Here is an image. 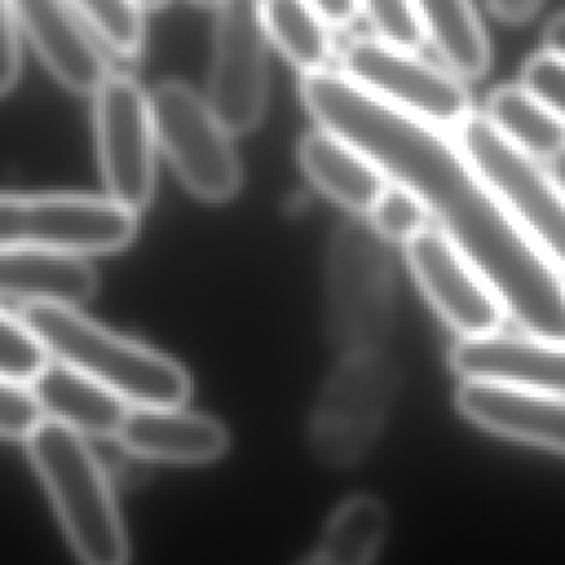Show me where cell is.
Wrapping results in <instances>:
<instances>
[{"mask_svg":"<svg viewBox=\"0 0 565 565\" xmlns=\"http://www.w3.org/2000/svg\"><path fill=\"white\" fill-rule=\"evenodd\" d=\"M404 247L422 291L461 338L499 331L505 316L501 298L444 232L426 225Z\"/></svg>","mask_w":565,"mask_h":565,"instance_id":"10","label":"cell"},{"mask_svg":"<svg viewBox=\"0 0 565 565\" xmlns=\"http://www.w3.org/2000/svg\"><path fill=\"white\" fill-rule=\"evenodd\" d=\"M492 15L503 22H523L536 13L543 0H486Z\"/></svg>","mask_w":565,"mask_h":565,"instance_id":"30","label":"cell"},{"mask_svg":"<svg viewBox=\"0 0 565 565\" xmlns=\"http://www.w3.org/2000/svg\"><path fill=\"white\" fill-rule=\"evenodd\" d=\"M141 11H154L159 7H163L168 0H132Z\"/></svg>","mask_w":565,"mask_h":565,"instance_id":"33","label":"cell"},{"mask_svg":"<svg viewBox=\"0 0 565 565\" xmlns=\"http://www.w3.org/2000/svg\"><path fill=\"white\" fill-rule=\"evenodd\" d=\"M457 143L519 227L565 271V196L539 159L523 152L483 113L457 126Z\"/></svg>","mask_w":565,"mask_h":565,"instance_id":"4","label":"cell"},{"mask_svg":"<svg viewBox=\"0 0 565 565\" xmlns=\"http://www.w3.org/2000/svg\"><path fill=\"white\" fill-rule=\"evenodd\" d=\"M190 2L201 4V7H218V4H223V0H190Z\"/></svg>","mask_w":565,"mask_h":565,"instance_id":"34","label":"cell"},{"mask_svg":"<svg viewBox=\"0 0 565 565\" xmlns=\"http://www.w3.org/2000/svg\"><path fill=\"white\" fill-rule=\"evenodd\" d=\"M95 95V139L102 179L113 201L139 212L154 188V124L150 95L137 79L108 73Z\"/></svg>","mask_w":565,"mask_h":565,"instance_id":"8","label":"cell"},{"mask_svg":"<svg viewBox=\"0 0 565 565\" xmlns=\"http://www.w3.org/2000/svg\"><path fill=\"white\" fill-rule=\"evenodd\" d=\"M486 115L503 137L539 161L565 146V124L523 84L497 88L488 97Z\"/></svg>","mask_w":565,"mask_h":565,"instance_id":"19","label":"cell"},{"mask_svg":"<svg viewBox=\"0 0 565 565\" xmlns=\"http://www.w3.org/2000/svg\"><path fill=\"white\" fill-rule=\"evenodd\" d=\"M298 161L322 194L358 214H369L388 183L366 154L324 128L302 137Z\"/></svg>","mask_w":565,"mask_h":565,"instance_id":"16","label":"cell"},{"mask_svg":"<svg viewBox=\"0 0 565 565\" xmlns=\"http://www.w3.org/2000/svg\"><path fill=\"white\" fill-rule=\"evenodd\" d=\"M545 168H547L550 177L554 179V183L558 185V190H561L563 196H565V146H563L554 157H550V159L545 161Z\"/></svg>","mask_w":565,"mask_h":565,"instance_id":"32","label":"cell"},{"mask_svg":"<svg viewBox=\"0 0 565 565\" xmlns=\"http://www.w3.org/2000/svg\"><path fill=\"white\" fill-rule=\"evenodd\" d=\"M90 31L119 57H137L143 49V18L132 0H68Z\"/></svg>","mask_w":565,"mask_h":565,"instance_id":"22","label":"cell"},{"mask_svg":"<svg viewBox=\"0 0 565 565\" xmlns=\"http://www.w3.org/2000/svg\"><path fill=\"white\" fill-rule=\"evenodd\" d=\"M260 20L267 40L302 73L331 60V26L305 0H260Z\"/></svg>","mask_w":565,"mask_h":565,"instance_id":"20","label":"cell"},{"mask_svg":"<svg viewBox=\"0 0 565 565\" xmlns=\"http://www.w3.org/2000/svg\"><path fill=\"white\" fill-rule=\"evenodd\" d=\"M386 536L384 505L369 494L347 499L329 519L313 561L360 565L369 563Z\"/></svg>","mask_w":565,"mask_h":565,"instance_id":"21","label":"cell"},{"mask_svg":"<svg viewBox=\"0 0 565 565\" xmlns=\"http://www.w3.org/2000/svg\"><path fill=\"white\" fill-rule=\"evenodd\" d=\"M369 218L371 227L382 238L406 243L411 236L426 227L428 212L408 188L388 179L384 192L371 207Z\"/></svg>","mask_w":565,"mask_h":565,"instance_id":"24","label":"cell"},{"mask_svg":"<svg viewBox=\"0 0 565 565\" xmlns=\"http://www.w3.org/2000/svg\"><path fill=\"white\" fill-rule=\"evenodd\" d=\"M51 360L49 349L29 322L0 309V377L31 386Z\"/></svg>","mask_w":565,"mask_h":565,"instance_id":"23","label":"cell"},{"mask_svg":"<svg viewBox=\"0 0 565 565\" xmlns=\"http://www.w3.org/2000/svg\"><path fill=\"white\" fill-rule=\"evenodd\" d=\"M342 73L393 106L437 126L455 128L472 113L459 75L430 64L411 49L380 38H353L340 53Z\"/></svg>","mask_w":565,"mask_h":565,"instance_id":"7","label":"cell"},{"mask_svg":"<svg viewBox=\"0 0 565 565\" xmlns=\"http://www.w3.org/2000/svg\"><path fill=\"white\" fill-rule=\"evenodd\" d=\"M115 437L130 455L183 466L210 463L230 446V435L218 419L181 404L128 406Z\"/></svg>","mask_w":565,"mask_h":565,"instance_id":"13","label":"cell"},{"mask_svg":"<svg viewBox=\"0 0 565 565\" xmlns=\"http://www.w3.org/2000/svg\"><path fill=\"white\" fill-rule=\"evenodd\" d=\"M426 40L459 77L477 79L490 66V44L470 0H415Z\"/></svg>","mask_w":565,"mask_h":565,"instance_id":"18","label":"cell"},{"mask_svg":"<svg viewBox=\"0 0 565 565\" xmlns=\"http://www.w3.org/2000/svg\"><path fill=\"white\" fill-rule=\"evenodd\" d=\"M331 29L349 26L360 13V0H305Z\"/></svg>","mask_w":565,"mask_h":565,"instance_id":"29","label":"cell"},{"mask_svg":"<svg viewBox=\"0 0 565 565\" xmlns=\"http://www.w3.org/2000/svg\"><path fill=\"white\" fill-rule=\"evenodd\" d=\"M360 4L382 42L411 51L424 44L426 33L415 0H360Z\"/></svg>","mask_w":565,"mask_h":565,"instance_id":"25","label":"cell"},{"mask_svg":"<svg viewBox=\"0 0 565 565\" xmlns=\"http://www.w3.org/2000/svg\"><path fill=\"white\" fill-rule=\"evenodd\" d=\"M42 417V408L29 386L0 377V437L26 439Z\"/></svg>","mask_w":565,"mask_h":565,"instance_id":"27","label":"cell"},{"mask_svg":"<svg viewBox=\"0 0 565 565\" xmlns=\"http://www.w3.org/2000/svg\"><path fill=\"white\" fill-rule=\"evenodd\" d=\"M29 388L44 417L93 437H115L130 406L110 388L57 360H51Z\"/></svg>","mask_w":565,"mask_h":565,"instance_id":"17","label":"cell"},{"mask_svg":"<svg viewBox=\"0 0 565 565\" xmlns=\"http://www.w3.org/2000/svg\"><path fill=\"white\" fill-rule=\"evenodd\" d=\"M300 97L320 128L408 188L479 269L525 333L565 342V276L519 227L459 143L342 71L302 73Z\"/></svg>","mask_w":565,"mask_h":565,"instance_id":"1","label":"cell"},{"mask_svg":"<svg viewBox=\"0 0 565 565\" xmlns=\"http://www.w3.org/2000/svg\"><path fill=\"white\" fill-rule=\"evenodd\" d=\"M455 402L463 417L490 433L565 455V395L494 380H463Z\"/></svg>","mask_w":565,"mask_h":565,"instance_id":"11","label":"cell"},{"mask_svg":"<svg viewBox=\"0 0 565 565\" xmlns=\"http://www.w3.org/2000/svg\"><path fill=\"white\" fill-rule=\"evenodd\" d=\"M137 234V212L110 196L0 192V247L110 254Z\"/></svg>","mask_w":565,"mask_h":565,"instance_id":"5","label":"cell"},{"mask_svg":"<svg viewBox=\"0 0 565 565\" xmlns=\"http://www.w3.org/2000/svg\"><path fill=\"white\" fill-rule=\"evenodd\" d=\"M18 18L11 0H0V95L9 93L20 75Z\"/></svg>","mask_w":565,"mask_h":565,"instance_id":"28","label":"cell"},{"mask_svg":"<svg viewBox=\"0 0 565 565\" xmlns=\"http://www.w3.org/2000/svg\"><path fill=\"white\" fill-rule=\"evenodd\" d=\"M543 44L547 51L565 57V13H558L547 22L543 31Z\"/></svg>","mask_w":565,"mask_h":565,"instance_id":"31","label":"cell"},{"mask_svg":"<svg viewBox=\"0 0 565 565\" xmlns=\"http://www.w3.org/2000/svg\"><path fill=\"white\" fill-rule=\"evenodd\" d=\"M24 444L73 552L90 565L124 563L126 527L108 475L86 435L42 417Z\"/></svg>","mask_w":565,"mask_h":565,"instance_id":"3","label":"cell"},{"mask_svg":"<svg viewBox=\"0 0 565 565\" xmlns=\"http://www.w3.org/2000/svg\"><path fill=\"white\" fill-rule=\"evenodd\" d=\"M20 316L40 335L51 358L88 375L130 406L183 404L192 382L172 358L86 318L75 305L29 302Z\"/></svg>","mask_w":565,"mask_h":565,"instance_id":"2","label":"cell"},{"mask_svg":"<svg viewBox=\"0 0 565 565\" xmlns=\"http://www.w3.org/2000/svg\"><path fill=\"white\" fill-rule=\"evenodd\" d=\"M18 24L42 64L73 93H95L108 77V64L90 26L68 0H11Z\"/></svg>","mask_w":565,"mask_h":565,"instance_id":"12","label":"cell"},{"mask_svg":"<svg viewBox=\"0 0 565 565\" xmlns=\"http://www.w3.org/2000/svg\"><path fill=\"white\" fill-rule=\"evenodd\" d=\"M269 93L267 35L260 0H223L216 7L207 104L232 132H249L263 119Z\"/></svg>","mask_w":565,"mask_h":565,"instance_id":"9","label":"cell"},{"mask_svg":"<svg viewBox=\"0 0 565 565\" xmlns=\"http://www.w3.org/2000/svg\"><path fill=\"white\" fill-rule=\"evenodd\" d=\"M521 84L565 124V57L543 49L525 62Z\"/></svg>","mask_w":565,"mask_h":565,"instance_id":"26","label":"cell"},{"mask_svg":"<svg viewBox=\"0 0 565 565\" xmlns=\"http://www.w3.org/2000/svg\"><path fill=\"white\" fill-rule=\"evenodd\" d=\"M154 137L181 183L203 201H227L241 185L232 132L196 90L161 82L150 93Z\"/></svg>","mask_w":565,"mask_h":565,"instance_id":"6","label":"cell"},{"mask_svg":"<svg viewBox=\"0 0 565 565\" xmlns=\"http://www.w3.org/2000/svg\"><path fill=\"white\" fill-rule=\"evenodd\" d=\"M463 380H494L565 395V342L499 331L461 338L450 353Z\"/></svg>","mask_w":565,"mask_h":565,"instance_id":"14","label":"cell"},{"mask_svg":"<svg viewBox=\"0 0 565 565\" xmlns=\"http://www.w3.org/2000/svg\"><path fill=\"white\" fill-rule=\"evenodd\" d=\"M97 289L84 254L42 247H0V298L79 305Z\"/></svg>","mask_w":565,"mask_h":565,"instance_id":"15","label":"cell"}]
</instances>
